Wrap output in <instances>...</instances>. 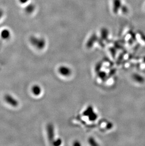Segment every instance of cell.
I'll use <instances>...</instances> for the list:
<instances>
[{
	"instance_id": "11",
	"label": "cell",
	"mask_w": 145,
	"mask_h": 146,
	"mask_svg": "<svg viewBox=\"0 0 145 146\" xmlns=\"http://www.w3.org/2000/svg\"><path fill=\"white\" fill-rule=\"evenodd\" d=\"M18 1L20 4H25L27 3L29 1V0H18Z\"/></svg>"
},
{
	"instance_id": "8",
	"label": "cell",
	"mask_w": 145,
	"mask_h": 146,
	"mask_svg": "<svg viewBox=\"0 0 145 146\" xmlns=\"http://www.w3.org/2000/svg\"><path fill=\"white\" fill-rule=\"evenodd\" d=\"M120 0H114L113 11H114V12L116 13L118 11V10L120 8Z\"/></svg>"
},
{
	"instance_id": "6",
	"label": "cell",
	"mask_w": 145,
	"mask_h": 146,
	"mask_svg": "<svg viewBox=\"0 0 145 146\" xmlns=\"http://www.w3.org/2000/svg\"><path fill=\"white\" fill-rule=\"evenodd\" d=\"M97 40V36H96V34H94L90 37V38L89 39L87 43V46L88 47H92L94 44V43L96 42Z\"/></svg>"
},
{
	"instance_id": "10",
	"label": "cell",
	"mask_w": 145,
	"mask_h": 146,
	"mask_svg": "<svg viewBox=\"0 0 145 146\" xmlns=\"http://www.w3.org/2000/svg\"><path fill=\"white\" fill-rule=\"evenodd\" d=\"M89 142H90V145H98L96 143V141H95L94 139H93V138H91V139H89Z\"/></svg>"
},
{
	"instance_id": "3",
	"label": "cell",
	"mask_w": 145,
	"mask_h": 146,
	"mask_svg": "<svg viewBox=\"0 0 145 146\" xmlns=\"http://www.w3.org/2000/svg\"><path fill=\"white\" fill-rule=\"evenodd\" d=\"M59 72L62 76H69L71 73V70L69 68L66 66H61L59 68Z\"/></svg>"
},
{
	"instance_id": "2",
	"label": "cell",
	"mask_w": 145,
	"mask_h": 146,
	"mask_svg": "<svg viewBox=\"0 0 145 146\" xmlns=\"http://www.w3.org/2000/svg\"><path fill=\"white\" fill-rule=\"evenodd\" d=\"M47 134H48V139L49 142H53L54 139V129L53 126L51 124H48L47 127Z\"/></svg>"
},
{
	"instance_id": "4",
	"label": "cell",
	"mask_w": 145,
	"mask_h": 146,
	"mask_svg": "<svg viewBox=\"0 0 145 146\" xmlns=\"http://www.w3.org/2000/svg\"><path fill=\"white\" fill-rule=\"evenodd\" d=\"M11 35V33L8 29H3L1 32V37L3 39H8L10 38Z\"/></svg>"
},
{
	"instance_id": "1",
	"label": "cell",
	"mask_w": 145,
	"mask_h": 146,
	"mask_svg": "<svg viewBox=\"0 0 145 146\" xmlns=\"http://www.w3.org/2000/svg\"><path fill=\"white\" fill-rule=\"evenodd\" d=\"M30 42L34 47L39 50L43 49L46 46V42L42 38L32 36L30 38Z\"/></svg>"
},
{
	"instance_id": "7",
	"label": "cell",
	"mask_w": 145,
	"mask_h": 146,
	"mask_svg": "<svg viewBox=\"0 0 145 146\" xmlns=\"http://www.w3.org/2000/svg\"><path fill=\"white\" fill-rule=\"evenodd\" d=\"M32 92L34 95L38 96L41 94V88L39 86L34 85V87L32 88Z\"/></svg>"
},
{
	"instance_id": "5",
	"label": "cell",
	"mask_w": 145,
	"mask_h": 146,
	"mask_svg": "<svg viewBox=\"0 0 145 146\" xmlns=\"http://www.w3.org/2000/svg\"><path fill=\"white\" fill-rule=\"evenodd\" d=\"M36 9V6L33 3L28 4L25 7V11L27 14H32L34 12Z\"/></svg>"
},
{
	"instance_id": "9",
	"label": "cell",
	"mask_w": 145,
	"mask_h": 146,
	"mask_svg": "<svg viewBox=\"0 0 145 146\" xmlns=\"http://www.w3.org/2000/svg\"><path fill=\"white\" fill-rule=\"evenodd\" d=\"M108 31L106 29H102L101 31V35L103 38H106L108 35Z\"/></svg>"
}]
</instances>
